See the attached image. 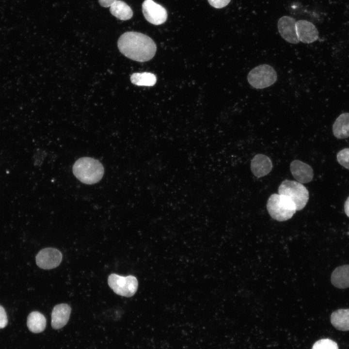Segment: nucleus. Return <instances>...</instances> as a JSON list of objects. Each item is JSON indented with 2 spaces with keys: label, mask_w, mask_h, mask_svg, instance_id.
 <instances>
[{
  "label": "nucleus",
  "mask_w": 349,
  "mask_h": 349,
  "mask_svg": "<svg viewBox=\"0 0 349 349\" xmlns=\"http://www.w3.org/2000/svg\"><path fill=\"white\" fill-rule=\"evenodd\" d=\"M118 48L126 57L137 62H146L154 56L157 47L150 37L143 33L127 32L119 37Z\"/></svg>",
  "instance_id": "obj_1"
},
{
  "label": "nucleus",
  "mask_w": 349,
  "mask_h": 349,
  "mask_svg": "<svg viewBox=\"0 0 349 349\" xmlns=\"http://www.w3.org/2000/svg\"><path fill=\"white\" fill-rule=\"evenodd\" d=\"M73 173L81 182L93 184L99 181L104 173L102 163L98 160L90 157L78 159L73 167Z\"/></svg>",
  "instance_id": "obj_2"
},
{
  "label": "nucleus",
  "mask_w": 349,
  "mask_h": 349,
  "mask_svg": "<svg viewBox=\"0 0 349 349\" xmlns=\"http://www.w3.org/2000/svg\"><path fill=\"white\" fill-rule=\"evenodd\" d=\"M267 208L270 216L280 222L290 219L296 211L295 204L289 197L276 193L270 196Z\"/></svg>",
  "instance_id": "obj_3"
},
{
  "label": "nucleus",
  "mask_w": 349,
  "mask_h": 349,
  "mask_svg": "<svg viewBox=\"0 0 349 349\" xmlns=\"http://www.w3.org/2000/svg\"><path fill=\"white\" fill-rule=\"evenodd\" d=\"M279 194L289 197L295 204L296 210L303 208L309 200V192L301 183L289 180L283 181L278 188Z\"/></svg>",
  "instance_id": "obj_4"
},
{
  "label": "nucleus",
  "mask_w": 349,
  "mask_h": 349,
  "mask_svg": "<svg viewBox=\"0 0 349 349\" xmlns=\"http://www.w3.org/2000/svg\"><path fill=\"white\" fill-rule=\"evenodd\" d=\"M277 75L271 66L263 64L252 69L247 75L249 83L254 88L262 89L273 84L276 81Z\"/></svg>",
  "instance_id": "obj_5"
},
{
  "label": "nucleus",
  "mask_w": 349,
  "mask_h": 349,
  "mask_svg": "<svg viewBox=\"0 0 349 349\" xmlns=\"http://www.w3.org/2000/svg\"><path fill=\"white\" fill-rule=\"evenodd\" d=\"M108 282L109 286L116 294L126 297L133 296L138 286V280L133 275L125 277L112 273L109 276Z\"/></svg>",
  "instance_id": "obj_6"
},
{
  "label": "nucleus",
  "mask_w": 349,
  "mask_h": 349,
  "mask_svg": "<svg viewBox=\"0 0 349 349\" xmlns=\"http://www.w3.org/2000/svg\"><path fill=\"white\" fill-rule=\"evenodd\" d=\"M142 11L146 20L154 25L164 23L167 18L165 8L153 0H145L142 4Z\"/></svg>",
  "instance_id": "obj_7"
},
{
  "label": "nucleus",
  "mask_w": 349,
  "mask_h": 349,
  "mask_svg": "<svg viewBox=\"0 0 349 349\" xmlns=\"http://www.w3.org/2000/svg\"><path fill=\"white\" fill-rule=\"evenodd\" d=\"M35 260L39 268L44 270L52 269L60 265L62 260V254L56 248H46L38 252Z\"/></svg>",
  "instance_id": "obj_8"
},
{
  "label": "nucleus",
  "mask_w": 349,
  "mask_h": 349,
  "mask_svg": "<svg viewBox=\"0 0 349 349\" xmlns=\"http://www.w3.org/2000/svg\"><path fill=\"white\" fill-rule=\"evenodd\" d=\"M295 19L289 16H283L278 21L279 32L286 41L292 44H298L300 41L296 31Z\"/></svg>",
  "instance_id": "obj_9"
},
{
  "label": "nucleus",
  "mask_w": 349,
  "mask_h": 349,
  "mask_svg": "<svg viewBox=\"0 0 349 349\" xmlns=\"http://www.w3.org/2000/svg\"><path fill=\"white\" fill-rule=\"evenodd\" d=\"M296 31L300 41L303 43H311L318 38V32L315 26L305 20H299L296 22Z\"/></svg>",
  "instance_id": "obj_10"
},
{
  "label": "nucleus",
  "mask_w": 349,
  "mask_h": 349,
  "mask_svg": "<svg viewBox=\"0 0 349 349\" xmlns=\"http://www.w3.org/2000/svg\"><path fill=\"white\" fill-rule=\"evenodd\" d=\"M291 173L298 182L307 183L313 178L314 172L312 167L307 163L299 160H294L290 163Z\"/></svg>",
  "instance_id": "obj_11"
},
{
  "label": "nucleus",
  "mask_w": 349,
  "mask_h": 349,
  "mask_svg": "<svg viewBox=\"0 0 349 349\" xmlns=\"http://www.w3.org/2000/svg\"><path fill=\"white\" fill-rule=\"evenodd\" d=\"M71 308L66 303L55 305L51 313V326L54 329H60L65 326L69 319Z\"/></svg>",
  "instance_id": "obj_12"
},
{
  "label": "nucleus",
  "mask_w": 349,
  "mask_h": 349,
  "mask_svg": "<svg viewBox=\"0 0 349 349\" xmlns=\"http://www.w3.org/2000/svg\"><path fill=\"white\" fill-rule=\"evenodd\" d=\"M272 168V162L270 158L263 154H257L252 159L251 169L253 174L257 177L268 174Z\"/></svg>",
  "instance_id": "obj_13"
},
{
  "label": "nucleus",
  "mask_w": 349,
  "mask_h": 349,
  "mask_svg": "<svg viewBox=\"0 0 349 349\" xmlns=\"http://www.w3.org/2000/svg\"><path fill=\"white\" fill-rule=\"evenodd\" d=\"M331 280L332 284L338 288L349 287V265L337 267L332 273Z\"/></svg>",
  "instance_id": "obj_14"
},
{
  "label": "nucleus",
  "mask_w": 349,
  "mask_h": 349,
  "mask_svg": "<svg viewBox=\"0 0 349 349\" xmlns=\"http://www.w3.org/2000/svg\"><path fill=\"white\" fill-rule=\"evenodd\" d=\"M333 135L339 139L349 137V113L340 114L334 121L333 126Z\"/></svg>",
  "instance_id": "obj_15"
},
{
  "label": "nucleus",
  "mask_w": 349,
  "mask_h": 349,
  "mask_svg": "<svg viewBox=\"0 0 349 349\" xmlns=\"http://www.w3.org/2000/svg\"><path fill=\"white\" fill-rule=\"evenodd\" d=\"M331 322L337 330L349 331V309H340L333 312Z\"/></svg>",
  "instance_id": "obj_16"
},
{
  "label": "nucleus",
  "mask_w": 349,
  "mask_h": 349,
  "mask_svg": "<svg viewBox=\"0 0 349 349\" xmlns=\"http://www.w3.org/2000/svg\"><path fill=\"white\" fill-rule=\"evenodd\" d=\"M27 327L33 333L43 332L46 326L45 316L38 311H33L28 316L27 321Z\"/></svg>",
  "instance_id": "obj_17"
},
{
  "label": "nucleus",
  "mask_w": 349,
  "mask_h": 349,
  "mask_svg": "<svg viewBox=\"0 0 349 349\" xmlns=\"http://www.w3.org/2000/svg\"><path fill=\"white\" fill-rule=\"evenodd\" d=\"M110 7L111 13L120 20H127L132 17L131 8L123 1L117 0Z\"/></svg>",
  "instance_id": "obj_18"
},
{
  "label": "nucleus",
  "mask_w": 349,
  "mask_h": 349,
  "mask_svg": "<svg viewBox=\"0 0 349 349\" xmlns=\"http://www.w3.org/2000/svg\"><path fill=\"white\" fill-rule=\"evenodd\" d=\"M131 82L138 86H152L155 84V75L149 72L133 73L130 77Z\"/></svg>",
  "instance_id": "obj_19"
},
{
  "label": "nucleus",
  "mask_w": 349,
  "mask_h": 349,
  "mask_svg": "<svg viewBox=\"0 0 349 349\" xmlns=\"http://www.w3.org/2000/svg\"><path fill=\"white\" fill-rule=\"evenodd\" d=\"M312 349H338V346L333 340L329 338H324L316 342Z\"/></svg>",
  "instance_id": "obj_20"
},
{
  "label": "nucleus",
  "mask_w": 349,
  "mask_h": 349,
  "mask_svg": "<svg viewBox=\"0 0 349 349\" xmlns=\"http://www.w3.org/2000/svg\"><path fill=\"white\" fill-rule=\"evenodd\" d=\"M337 160L338 163L349 170V148L340 150L337 154Z\"/></svg>",
  "instance_id": "obj_21"
},
{
  "label": "nucleus",
  "mask_w": 349,
  "mask_h": 349,
  "mask_svg": "<svg viewBox=\"0 0 349 349\" xmlns=\"http://www.w3.org/2000/svg\"><path fill=\"white\" fill-rule=\"evenodd\" d=\"M209 3L216 8H222L225 7L231 0H207Z\"/></svg>",
  "instance_id": "obj_22"
},
{
  "label": "nucleus",
  "mask_w": 349,
  "mask_h": 349,
  "mask_svg": "<svg viewBox=\"0 0 349 349\" xmlns=\"http://www.w3.org/2000/svg\"><path fill=\"white\" fill-rule=\"evenodd\" d=\"M8 319L4 309L0 305V329L4 328L7 324Z\"/></svg>",
  "instance_id": "obj_23"
},
{
  "label": "nucleus",
  "mask_w": 349,
  "mask_h": 349,
  "mask_svg": "<svg viewBox=\"0 0 349 349\" xmlns=\"http://www.w3.org/2000/svg\"><path fill=\"white\" fill-rule=\"evenodd\" d=\"M116 0H98V2L101 6L104 7H109Z\"/></svg>",
  "instance_id": "obj_24"
},
{
  "label": "nucleus",
  "mask_w": 349,
  "mask_h": 349,
  "mask_svg": "<svg viewBox=\"0 0 349 349\" xmlns=\"http://www.w3.org/2000/svg\"><path fill=\"white\" fill-rule=\"evenodd\" d=\"M344 211L347 216L349 217V196L345 202Z\"/></svg>",
  "instance_id": "obj_25"
}]
</instances>
